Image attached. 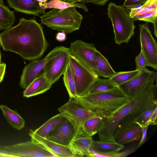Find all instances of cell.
I'll list each match as a JSON object with an SVG mask.
<instances>
[{"label":"cell","instance_id":"1","mask_svg":"<svg viewBox=\"0 0 157 157\" xmlns=\"http://www.w3.org/2000/svg\"><path fill=\"white\" fill-rule=\"evenodd\" d=\"M19 21L17 25L0 33V47L26 60L40 59L48 46L42 27L34 18L22 17Z\"/></svg>","mask_w":157,"mask_h":157},{"label":"cell","instance_id":"2","mask_svg":"<svg viewBox=\"0 0 157 157\" xmlns=\"http://www.w3.org/2000/svg\"><path fill=\"white\" fill-rule=\"evenodd\" d=\"M157 76L151 79L137 94L131 98L130 101L119 109L110 117L103 119V123L98 133L99 141L116 142L114 138L116 130L121 121L132 112L146 107H151L157 103L155 98L157 85H154Z\"/></svg>","mask_w":157,"mask_h":157},{"label":"cell","instance_id":"3","mask_svg":"<svg viewBox=\"0 0 157 157\" xmlns=\"http://www.w3.org/2000/svg\"><path fill=\"white\" fill-rule=\"evenodd\" d=\"M75 98L83 106L103 119L110 117L131 101L119 87Z\"/></svg>","mask_w":157,"mask_h":157},{"label":"cell","instance_id":"4","mask_svg":"<svg viewBox=\"0 0 157 157\" xmlns=\"http://www.w3.org/2000/svg\"><path fill=\"white\" fill-rule=\"evenodd\" d=\"M41 24L52 29L69 34L78 30L82 15L72 7L63 9L53 8L40 16Z\"/></svg>","mask_w":157,"mask_h":157},{"label":"cell","instance_id":"5","mask_svg":"<svg viewBox=\"0 0 157 157\" xmlns=\"http://www.w3.org/2000/svg\"><path fill=\"white\" fill-rule=\"evenodd\" d=\"M107 14L112 21L116 44L128 43L134 36L136 28L134 21L123 6L110 2L108 5Z\"/></svg>","mask_w":157,"mask_h":157},{"label":"cell","instance_id":"6","mask_svg":"<svg viewBox=\"0 0 157 157\" xmlns=\"http://www.w3.org/2000/svg\"><path fill=\"white\" fill-rule=\"evenodd\" d=\"M75 81L76 96L87 94L99 75L91 71L71 54L69 62Z\"/></svg>","mask_w":157,"mask_h":157},{"label":"cell","instance_id":"7","mask_svg":"<svg viewBox=\"0 0 157 157\" xmlns=\"http://www.w3.org/2000/svg\"><path fill=\"white\" fill-rule=\"evenodd\" d=\"M0 153L6 157H56L41 144L32 140L0 147Z\"/></svg>","mask_w":157,"mask_h":157},{"label":"cell","instance_id":"8","mask_svg":"<svg viewBox=\"0 0 157 157\" xmlns=\"http://www.w3.org/2000/svg\"><path fill=\"white\" fill-rule=\"evenodd\" d=\"M58 110L72 124L76 131L75 135L79 132L84 121L98 116L94 112L82 105L74 97L70 98L68 101Z\"/></svg>","mask_w":157,"mask_h":157},{"label":"cell","instance_id":"9","mask_svg":"<svg viewBox=\"0 0 157 157\" xmlns=\"http://www.w3.org/2000/svg\"><path fill=\"white\" fill-rule=\"evenodd\" d=\"M64 46H57L43 58L32 60L24 68L21 76L19 85L25 89L38 76L43 73V71L48 63L57 56Z\"/></svg>","mask_w":157,"mask_h":157},{"label":"cell","instance_id":"10","mask_svg":"<svg viewBox=\"0 0 157 157\" xmlns=\"http://www.w3.org/2000/svg\"><path fill=\"white\" fill-rule=\"evenodd\" d=\"M141 51L146 59L147 67L157 69V43L149 28L147 22L139 24Z\"/></svg>","mask_w":157,"mask_h":157},{"label":"cell","instance_id":"11","mask_svg":"<svg viewBox=\"0 0 157 157\" xmlns=\"http://www.w3.org/2000/svg\"><path fill=\"white\" fill-rule=\"evenodd\" d=\"M69 48L71 54L76 59L97 74L94 62V55L97 49L94 44L77 40L71 43Z\"/></svg>","mask_w":157,"mask_h":157},{"label":"cell","instance_id":"12","mask_svg":"<svg viewBox=\"0 0 157 157\" xmlns=\"http://www.w3.org/2000/svg\"><path fill=\"white\" fill-rule=\"evenodd\" d=\"M71 54L69 48L64 47L47 64L43 73L52 84L57 82L63 74L69 62Z\"/></svg>","mask_w":157,"mask_h":157},{"label":"cell","instance_id":"13","mask_svg":"<svg viewBox=\"0 0 157 157\" xmlns=\"http://www.w3.org/2000/svg\"><path fill=\"white\" fill-rule=\"evenodd\" d=\"M156 76L155 72L148 69L140 71L133 78L119 86V87L131 99L139 93L149 81Z\"/></svg>","mask_w":157,"mask_h":157},{"label":"cell","instance_id":"14","mask_svg":"<svg viewBox=\"0 0 157 157\" xmlns=\"http://www.w3.org/2000/svg\"><path fill=\"white\" fill-rule=\"evenodd\" d=\"M76 134L74 127L70 121L67 120L53 130L46 138L60 144L69 147Z\"/></svg>","mask_w":157,"mask_h":157},{"label":"cell","instance_id":"15","mask_svg":"<svg viewBox=\"0 0 157 157\" xmlns=\"http://www.w3.org/2000/svg\"><path fill=\"white\" fill-rule=\"evenodd\" d=\"M137 7L131 8L128 13L134 21L138 20L153 23L157 19V0H148Z\"/></svg>","mask_w":157,"mask_h":157},{"label":"cell","instance_id":"16","mask_svg":"<svg viewBox=\"0 0 157 157\" xmlns=\"http://www.w3.org/2000/svg\"><path fill=\"white\" fill-rule=\"evenodd\" d=\"M29 135L32 141L41 144L56 157H75L74 153L69 147L60 144L41 136L34 133L31 129Z\"/></svg>","mask_w":157,"mask_h":157},{"label":"cell","instance_id":"17","mask_svg":"<svg viewBox=\"0 0 157 157\" xmlns=\"http://www.w3.org/2000/svg\"><path fill=\"white\" fill-rule=\"evenodd\" d=\"M142 136L141 127L136 123L133 122L122 128L117 129L114 137L117 143L124 145L140 139Z\"/></svg>","mask_w":157,"mask_h":157},{"label":"cell","instance_id":"18","mask_svg":"<svg viewBox=\"0 0 157 157\" xmlns=\"http://www.w3.org/2000/svg\"><path fill=\"white\" fill-rule=\"evenodd\" d=\"M7 2L9 6L16 12L38 15L45 11L36 0H7Z\"/></svg>","mask_w":157,"mask_h":157},{"label":"cell","instance_id":"19","mask_svg":"<svg viewBox=\"0 0 157 157\" xmlns=\"http://www.w3.org/2000/svg\"><path fill=\"white\" fill-rule=\"evenodd\" d=\"M42 73L36 78L23 91V97L28 98L45 93L52 85Z\"/></svg>","mask_w":157,"mask_h":157},{"label":"cell","instance_id":"20","mask_svg":"<svg viewBox=\"0 0 157 157\" xmlns=\"http://www.w3.org/2000/svg\"><path fill=\"white\" fill-rule=\"evenodd\" d=\"M91 147L97 153L95 157H116V154L124 147L117 142H103L93 140Z\"/></svg>","mask_w":157,"mask_h":157},{"label":"cell","instance_id":"21","mask_svg":"<svg viewBox=\"0 0 157 157\" xmlns=\"http://www.w3.org/2000/svg\"><path fill=\"white\" fill-rule=\"evenodd\" d=\"M93 140L91 137L76 136L69 147L74 153L75 157H89V149Z\"/></svg>","mask_w":157,"mask_h":157},{"label":"cell","instance_id":"22","mask_svg":"<svg viewBox=\"0 0 157 157\" xmlns=\"http://www.w3.org/2000/svg\"><path fill=\"white\" fill-rule=\"evenodd\" d=\"M94 62L96 73L99 76L109 79L116 73L107 59L97 50L95 54Z\"/></svg>","mask_w":157,"mask_h":157},{"label":"cell","instance_id":"23","mask_svg":"<svg viewBox=\"0 0 157 157\" xmlns=\"http://www.w3.org/2000/svg\"><path fill=\"white\" fill-rule=\"evenodd\" d=\"M103 121V118L99 116L86 120L82 123L79 132L75 137L84 136L92 137L98 133L102 125Z\"/></svg>","mask_w":157,"mask_h":157},{"label":"cell","instance_id":"24","mask_svg":"<svg viewBox=\"0 0 157 157\" xmlns=\"http://www.w3.org/2000/svg\"><path fill=\"white\" fill-rule=\"evenodd\" d=\"M67 120L62 114L59 113L49 119L38 128L32 131L35 134L46 138L53 130Z\"/></svg>","mask_w":157,"mask_h":157},{"label":"cell","instance_id":"25","mask_svg":"<svg viewBox=\"0 0 157 157\" xmlns=\"http://www.w3.org/2000/svg\"><path fill=\"white\" fill-rule=\"evenodd\" d=\"M0 108L5 118L13 128L20 130L25 127V120L16 111L11 109L6 105H0Z\"/></svg>","mask_w":157,"mask_h":157},{"label":"cell","instance_id":"26","mask_svg":"<svg viewBox=\"0 0 157 157\" xmlns=\"http://www.w3.org/2000/svg\"><path fill=\"white\" fill-rule=\"evenodd\" d=\"M41 8L45 10L47 9L55 8L63 9L69 7H74L82 9L85 12H88V10L84 3H70L60 0H50L47 2H39Z\"/></svg>","mask_w":157,"mask_h":157},{"label":"cell","instance_id":"27","mask_svg":"<svg viewBox=\"0 0 157 157\" xmlns=\"http://www.w3.org/2000/svg\"><path fill=\"white\" fill-rule=\"evenodd\" d=\"M14 12L0 4V30H5L12 27L15 20Z\"/></svg>","mask_w":157,"mask_h":157},{"label":"cell","instance_id":"28","mask_svg":"<svg viewBox=\"0 0 157 157\" xmlns=\"http://www.w3.org/2000/svg\"><path fill=\"white\" fill-rule=\"evenodd\" d=\"M119 87L117 85L109 79H102L98 78L94 82L87 94L106 91L115 89Z\"/></svg>","mask_w":157,"mask_h":157},{"label":"cell","instance_id":"29","mask_svg":"<svg viewBox=\"0 0 157 157\" xmlns=\"http://www.w3.org/2000/svg\"><path fill=\"white\" fill-rule=\"evenodd\" d=\"M63 75V81L70 98L76 96L75 86L73 75L69 63L68 64Z\"/></svg>","mask_w":157,"mask_h":157},{"label":"cell","instance_id":"30","mask_svg":"<svg viewBox=\"0 0 157 157\" xmlns=\"http://www.w3.org/2000/svg\"><path fill=\"white\" fill-rule=\"evenodd\" d=\"M140 72L138 70L128 71H121L109 78L118 86H119L129 81L136 75Z\"/></svg>","mask_w":157,"mask_h":157},{"label":"cell","instance_id":"31","mask_svg":"<svg viewBox=\"0 0 157 157\" xmlns=\"http://www.w3.org/2000/svg\"><path fill=\"white\" fill-rule=\"evenodd\" d=\"M156 108H157V102L155 103L146 110L134 122L138 124L140 127L144 126Z\"/></svg>","mask_w":157,"mask_h":157},{"label":"cell","instance_id":"32","mask_svg":"<svg viewBox=\"0 0 157 157\" xmlns=\"http://www.w3.org/2000/svg\"><path fill=\"white\" fill-rule=\"evenodd\" d=\"M135 61L136 67V70L142 71L147 69L146 67V59L142 51L141 50L139 54L136 57Z\"/></svg>","mask_w":157,"mask_h":157},{"label":"cell","instance_id":"33","mask_svg":"<svg viewBox=\"0 0 157 157\" xmlns=\"http://www.w3.org/2000/svg\"><path fill=\"white\" fill-rule=\"evenodd\" d=\"M70 3L83 2L84 3H91L98 5L103 6L109 1V0H60Z\"/></svg>","mask_w":157,"mask_h":157},{"label":"cell","instance_id":"34","mask_svg":"<svg viewBox=\"0 0 157 157\" xmlns=\"http://www.w3.org/2000/svg\"><path fill=\"white\" fill-rule=\"evenodd\" d=\"M148 0H125L123 5L124 7L130 9L140 6Z\"/></svg>","mask_w":157,"mask_h":157},{"label":"cell","instance_id":"35","mask_svg":"<svg viewBox=\"0 0 157 157\" xmlns=\"http://www.w3.org/2000/svg\"><path fill=\"white\" fill-rule=\"evenodd\" d=\"M148 126L145 125L141 127L142 130V136L140 140L138 145L136 147V148H138L144 144L146 140L147 132Z\"/></svg>","mask_w":157,"mask_h":157},{"label":"cell","instance_id":"36","mask_svg":"<svg viewBox=\"0 0 157 157\" xmlns=\"http://www.w3.org/2000/svg\"><path fill=\"white\" fill-rule=\"evenodd\" d=\"M157 124V108L153 112L145 125L149 126L150 125H156Z\"/></svg>","mask_w":157,"mask_h":157},{"label":"cell","instance_id":"37","mask_svg":"<svg viewBox=\"0 0 157 157\" xmlns=\"http://www.w3.org/2000/svg\"><path fill=\"white\" fill-rule=\"evenodd\" d=\"M66 34L63 32L57 33L56 36V40L59 41H64L66 40Z\"/></svg>","mask_w":157,"mask_h":157},{"label":"cell","instance_id":"38","mask_svg":"<svg viewBox=\"0 0 157 157\" xmlns=\"http://www.w3.org/2000/svg\"><path fill=\"white\" fill-rule=\"evenodd\" d=\"M6 64L2 63L0 64V78H4L5 73Z\"/></svg>","mask_w":157,"mask_h":157},{"label":"cell","instance_id":"39","mask_svg":"<svg viewBox=\"0 0 157 157\" xmlns=\"http://www.w3.org/2000/svg\"><path fill=\"white\" fill-rule=\"evenodd\" d=\"M157 19L155 20L153 23L154 25V33L156 38H157Z\"/></svg>","mask_w":157,"mask_h":157},{"label":"cell","instance_id":"40","mask_svg":"<svg viewBox=\"0 0 157 157\" xmlns=\"http://www.w3.org/2000/svg\"><path fill=\"white\" fill-rule=\"evenodd\" d=\"M37 0V1H38L39 2L45 3V2H46L48 0Z\"/></svg>","mask_w":157,"mask_h":157},{"label":"cell","instance_id":"41","mask_svg":"<svg viewBox=\"0 0 157 157\" xmlns=\"http://www.w3.org/2000/svg\"><path fill=\"white\" fill-rule=\"evenodd\" d=\"M0 4L2 5H4L3 0H0Z\"/></svg>","mask_w":157,"mask_h":157},{"label":"cell","instance_id":"42","mask_svg":"<svg viewBox=\"0 0 157 157\" xmlns=\"http://www.w3.org/2000/svg\"><path fill=\"white\" fill-rule=\"evenodd\" d=\"M0 157H6L3 154L0 153Z\"/></svg>","mask_w":157,"mask_h":157},{"label":"cell","instance_id":"43","mask_svg":"<svg viewBox=\"0 0 157 157\" xmlns=\"http://www.w3.org/2000/svg\"><path fill=\"white\" fill-rule=\"evenodd\" d=\"M2 63V61H1V52L0 51V64H1Z\"/></svg>","mask_w":157,"mask_h":157},{"label":"cell","instance_id":"44","mask_svg":"<svg viewBox=\"0 0 157 157\" xmlns=\"http://www.w3.org/2000/svg\"><path fill=\"white\" fill-rule=\"evenodd\" d=\"M3 78H0V83L2 81Z\"/></svg>","mask_w":157,"mask_h":157}]
</instances>
